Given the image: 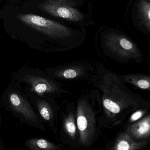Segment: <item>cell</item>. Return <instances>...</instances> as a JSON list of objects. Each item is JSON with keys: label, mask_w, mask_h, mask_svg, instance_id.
Returning a JSON list of instances; mask_svg holds the SVG:
<instances>
[{"label": "cell", "mask_w": 150, "mask_h": 150, "mask_svg": "<svg viewBox=\"0 0 150 150\" xmlns=\"http://www.w3.org/2000/svg\"><path fill=\"white\" fill-rule=\"evenodd\" d=\"M17 18L22 23L52 38H65L72 34L69 28L55 21L34 14H18Z\"/></svg>", "instance_id": "obj_1"}, {"label": "cell", "mask_w": 150, "mask_h": 150, "mask_svg": "<svg viewBox=\"0 0 150 150\" xmlns=\"http://www.w3.org/2000/svg\"><path fill=\"white\" fill-rule=\"evenodd\" d=\"M108 44L113 52L125 62L141 63L144 60L142 51L129 39L122 35L108 36Z\"/></svg>", "instance_id": "obj_2"}, {"label": "cell", "mask_w": 150, "mask_h": 150, "mask_svg": "<svg viewBox=\"0 0 150 150\" xmlns=\"http://www.w3.org/2000/svg\"><path fill=\"white\" fill-rule=\"evenodd\" d=\"M74 5L70 0H47L39 7L54 16L74 22L80 21L83 18V14L73 7Z\"/></svg>", "instance_id": "obj_3"}, {"label": "cell", "mask_w": 150, "mask_h": 150, "mask_svg": "<svg viewBox=\"0 0 150 150\" xmlns=\"http://www.w3.org/2000/svg\"><path fill=\"white\" fill-rule=\"evenodd\" d=\"M125 132L136 141L150 142V112L139 120L128 124Z\"/></svg>", "instance_id": "obj_4"}, {"label": "cell", "mask_w": 150, "mask_h": 150, "mask_svg": "<svg viewBox=\"0 0 150 150\" xmlns=\"http://www.w3.org/2000/svg\"><path fill=\"white\" fill-rule=\"evenodd\" d=\"M11 107L17 113L30 121L36 120V115L25 99L19 93L12 92L9 94Z\"/></svg>", "instance_id": "obj_5"}, {"label": "cell", "mask_w": 150, "mask_h": 150, "mask_svg": "<svg viewBox=\"0 0 150 150\" xmlns=\"http://www.w3.org/2000/svg\"><path fill=\"white\" fill-rule=\"evenodd\" d=\"M122 81L143 90L150 91V75L134 73L121 76Z\"/></svg>", "instance_id": "obj_6"}, {"label": "cell", "mask_w": 150, "mask_h": 150, "mask_svg": "<svg viewBox=\"0 0 150 150\" xmlns=\"http://www.w3.org/2000/svg\"><path fill=\"white\" fill-rule=\"evenodd\" d=\"M150 146V142H137L132 139L126 132L121 136L116 145L118 150H143Z\"/></svg>", "instance_id": "obj_7"}, {"label": "cell", "mask_w": 150, "mask_h": 150, "mask_svg": "<svg viewBox=\"0 0 150 150\" xmlns=\"http://www.w3.org/2000/svg\"><path fill=\"white\" fill-rule=\"evenodd\" d=\"M25 81L31 84L32 90L38 94H42L49 90V86L39 78L32 75H26Z\"/></svg>", "instance_id": "obj_8"}, {"label": "cell", "mask_w": 150, "mask_h": 150, "mask_svg": "<svg viewBox=\"0 0 150 150\" xmlns=\"http://www.w3.org/2000/svg\"><path fill=\"white\" fill-rule=\"evenodd\" d=\"M138 8L141 18L150 31V0H142Z\"/></svg>", "instance_id": "obj_9"}, {"label": "cell", "mask_w": 150, "mask_h": 150, "mask_svg": "<svg viewBox=\"0 0 150 150\" xmlns=\"http://www.w3.org/2000/svg\"><path fill=\"white\" fill-rule=\"evenodd\" d=\"M150 112V108H140L133 112L128 121V124L135 122L144 117Z\"/></svg>", "instance_id": "obj_10"}, {"label": "cell", "mask_w": 150, "mask_h": 150, "mask_svg": "<svg viewBox=\"0 0 150 150\" xmlns=\"http://www.w3.org/2000/svg\"><path fill=\"white\" fill-rule=\"evenodd\" d=\"M78 127L80 131L83 132L86 129L87 127V121L83 115L78 116L77 119Z\"/></svg>", "instance_id": "obj_11"}, {"label": "cell", "mask_w": 150, "mask_h": 150, "mask_svg": "<svg viewBox=\"0 0 150 150\" xmlns=\"http://www.w3.org/2000/svg\"><path fill=\"white\" fill-rule=\"evenodd\" d=\"M40 113L43 119L46 120H49L50 119V114L48 109L44 106L39 107Z\"/></svg>", "instance_id": "obj_12"}, {"label": "cell", "mask_w": 150, "mask_h": 150, "mask_svg": "<svg viewBox=\"0 0 150 150\" xmlns=\"http://www.w3.org/2000/svg\"><path fill=\"white\" fill-rule=\"evenodd\" d=\"M77 75V73L76 70L73 69H69L65 70L63 73V76L67 79H73Z\"/></svg>", "instance_id": "obj_13"}, {"label": "cell", "mask_w": 150, "mask_h": 150, "mask_svg": "<svg viewBox=\"0 0 150 150\" xmlns=\"http://www.w3.org/2000/svg\"><path fill=\"white\" fill-rule=\"evenodd\" d=\"M66 128L68 132L71 135H74L76 133V128L74 122L73 121H68L66 125Z\"/></svg>", "instance_id": "obj_14"}]
</instances>
